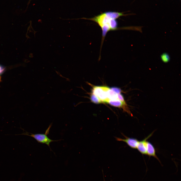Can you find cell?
Returning <instances> with one entry per match:
<instances>
[{
    "label": "cell",
    "mask_w": 181,
    "mask_h": 181,
    "mask_svg": "<svg viewBox=\"0 0 181 181\" xmlns=\"http://www.w3.org/2000/svg\"><path fill=\"white\" fill-rule=\"evenodd\" d=\"M124 15L123 13L108 11L103 13L94 17L88 19L96 23L102 30V43L107 33L109 31L116 30L118 27L117 19Z\"/></svg>",
    "instance_id": "1"
},
{
    "label": "cell",
    "mask_w": 181,
    "mask_h": 181,
    "mask_svg": "<svg viewBox=\"0 0 181 181\" xmlns=\"http://www.w3.org/2000/svg\"><path fill=\"white\" fill-rule=\"evenodd\" d=\"M51 125L49 126V127L46 130L45 134H33L30 133L25 130L23 128L20 127V128L23 130V132L21 134H16L15 135H25L32 137L34 138L38 143L42 144H45L47 145L50 148L51 150L50 147V143L52 142L58 141L61 140H53L49 138L47 136V135L49 133Z\"/></svg>",
    "instance_id": "2"
},
{
    "label": "cell",
    "mask_w": 181,
    "mask_h": 181,
    "mask_svg": "<svg viewBox=\"0 0 181 181\" xmlns=\"http://www.w3.org/2000/svg\"><path fill=\"white\" fill-rule=\"evenodd\" d=\"M106 86H94L92 93L96 95L102 102L107 103L109 100L108 98L106 91Z\"/></svg>",
    "instance_id": "3"
},
{
    "label": "cell",
    "mask_w": 181,
    "mask_h": 181,
    "mask_svg": "<svg viewBox=\"0 0 181 181\" xmlns=\"http://www.w3.org/2000/svg\"><path fill=\"white\" fill-rule=\"evenodd\" d=\"M122 134L125 138V139H122L116 137V140L118 141H123L126 143L129 147L132 148L137 149L139 142L137 139L134 138H128L126 136L123 134Z\"/></svg>",
    "instance_id": "4"
},
{
    "label": "cell",
    "mask_w": 181,
    "mask_h": 181,
    "mask_svg": "<svg viewBox=\"0 0 181 181\" xmlns=\"http://www.w3.org/2000/svg\"><path fill=\"white\" fill-rule=\"evenodd\" d=\"M152 133L143 140L139 141L137 149L143 154H147V140L152 135Z\"/></svg>",
    "instance_id": "5"
},
{
    "label": "cell",
    "mask_w": 181,
    "mask_h": 181,
    "mask_svg": "<svg viewBox=\"0 0 181 181\" xmlns=\"http://www.w3.org/2000/svg\"><path fill=\"white\" fill-rule=\"evenodd\" d=\"M149 156H153L158 160L159 159L156 154L155 149L153 145L150 142L147 141V154Z\"/></svg>",
    "instance_id": "6"
},
{
    "label": "cell",
    "mask_w": 181,
    "mask_h": 181,
    "mask_svg": "<svg viewBox=\"0 0 181 181\" xmlns=\"http://www.w3.org/2000/svg\"><path fill=\"white\" fill-rule=\"evenodd\" d=\"M106 91L107 98L109 100L118 99V94L113 91L111 88L106 86Z\"/></svg>",
    "instance_id": "7"
},
{
    "label": "cell",
    "mask_w": 181,
    "mask_h": 181,
    "mask_svg": "<svg viewBox=\"0 0 181 181\" xmlns=\"http://www.w3.org/2000/svg\"><path fill=\"white\" fill-rule=\"evenodd\" d=\"M160 58L162 61L165 63L168 62L170 60L169 55L166 53H164L162 54L161 55Z\"/></svg>",
    "instance_id": "8"
},
{
    "label": "cell",
    "mask_w": 181,
    "mask_h": 181,
    "mask_svg": "<svg viewBox=\"0 0 181 181\" xmlns=\"http://www.w3.org/2000/svg\"><path fill=\"white\" fill-rule=\"evenodd\" d=\"M90 99L92 102L96 104H99L102 102L98 97L93 93L91 95Z\"/></svg>",
    "instance_id": "9"
},
{
    "label": "cell",
    "mask_w": 181,
    "mask_h": 181,
    "mask_svg": "<svg viewBox=\"0 0 181 181\" xmlns=\"http://www.w3.org/2000/svg\"><path fill=\"white\" fill-rule=\"evenodd\" d=\"M118 99L121 101L124 105L127 106V105L125 101L124 98L121 94H118Z\"/></svg>",
    "instance_id": "10"
},
{
    "label": "cell",
    "mask_w": 181,
    "mask_h": 181,
    "mask_svg": "<svg viewBox=\"0 0 181 181\" xmlns=\"http://www.w3.org/2000/svg\"><path fill=\"white\" fill-rule=\"evenodd\" d=\"M111 89L117 94H120L122 92V90L120 89L117 87H112Z\"/></svg>",
    "instance_id": "11"
},
{
    "label": "cell",
    "mask_w": 181,
    "mask_h": 181,
    "mask_svg": "<svg viewBox=\"0 0 181 181\" xmlns=\"http://www.w3.org/2000/svg\"><path fill=\"white\" fill-rule=\"evenodd\" d=\"M4 68H3L0 65V74L2 73L4 71Z\"/></svg>",
    "instance_id": "12"
},
{
    "label": "cell",
    "mask_w": 181,
    "mask_h": 181,
    "mask_svg": "<svg viewBox=\"0 0 181 181\" xmlns=\"http://www.w3.org/2000/svg\"><path fill=\"white\" fill-rule=\"evenodd\" d=\"M1 77L0 76V81H1Z\"/></svg>",
    "instance_id": "13"
}]
</instances>
